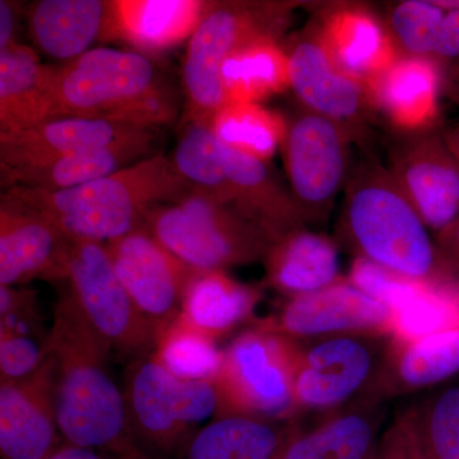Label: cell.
<instances>
[{"mask_svg": "<svg viewBox=\"0 0 459 459\" xmlns=\"http://www.w3.org/2000/svg\"><path fill=\"white\" fill-rule=\"evenodd\" d=\"M291 89L307 110L328 117L351 134L374 107L369 92L338 68L318 30L299 36L289 51Z\"/></svg>", "mask_w": 459, "mask_h": 459, "instance_id": "obj_15", "label": "cell"}, {"mask_svg": "<svg viewBox=\"0 0 459 459\" xmlns=\"http://www.w3.org/2000/svg\"><path fill=\"white\" fill-rule=\"evenodd\" d=\"M374 369V355L364 341L349 336L327 338L299 351L294 376V403L304 409L338 406L358 394Z\"/></svg>", "mask_w": 459, "mask_h": 459, "instance_id": "obj_18", "label": "cell"}, {"mask_svg": "<svg viewBox=\"0 0 459 459\" xmlns=\"http://www.w3.org/2000/svg\"><path fill=\"white\" fill-rule=\"evenodd\" d=\"M299 350L283 334L258 328L232 341L214 377L221 409L217 416L276 420L295 407Z\"/></svg>", "mask_w": 459, "mask_h": 459, "instance_id": "obj_9", "label": "cell"}, {"mask_svg": "<svg viewBox=\"0 0 459 459\" xmlns=\"http://www.w3.org/2000/svg\"><path fill=\"white\" fill-rule=\"evenodd\" d=\"M443 140L451 151L453 157L459 166V126L455 128L446 129L443 133Z\"/></svg>", "mask_w": 459, "mask_h": 459, "instance_id": "obj_44", "label": "cell"}, {"mask_svg": "<svg viewBox=\"0 0 459 459\" xmlns=\"http://www.w3.org/2000/svg\"><path fill=\"white\" fill-rule=\"evenodd\" d=\"M216 341L180 314L157 333L153 353L166 369L181 379L213 380L223 361V351Z\"/></svg>", "mask_w": 459, "mask_h": 459, "instance_id": "obj_33", "label": "cell"}, {"mask_svg": "<svg viewBox=\"0 0 459 459\" xmlns=\"http://www.w3.org/2000/svg\"><path fill=\"white\" fill-rule=\"evenodd\" d=\"M110 344L65 286L54 305L48 353L56 365L57 424L65 443L119 458H147L133 435L126 398L108 369Z\"/></svg>", "mask_w": 459, "mask_h": 459, "instance_id": "obj_1", "label": "cell"}, {"mask_svg": "<svg viewBox=\"0 0 459 459\" xmlns=\"http://www.w3.org/2000/svg\"><path fill=\"white\" fill-rule=\"evenodd\" d=\"M411 419H412V440H411L410 459H427V457H425L424 451H422L421 443H420L418 429H416L413 413H411Z\"/></svg>", "mask_w": 459, "mask_h": 459, "instance_id": "obj_45", "label": "cell"}, {"mask_svg": "<svg viewBox=\"0 0 459 459\" xmlns=\"http://www.w3.org/2000/svg\"><path fill=\"white\" fill-rule=\"evenodd\" d=\"M63 443L56 415V365L48 353L31 376L0 382V458L45 459Z\"/></svg>", "mask_w": 459, "mask_h": 459, "instance_id": "obj_13", "label": "cell"}, {"mask_svg": "<svg viewBox=\"0 0 459 459\" xmlns=\"http://www.w3.org/2000/svg\"><path fill=\"white\" fill-rule=\"evenodd\" d=\"M159 129H147L111 146L60 157L44 164L3 170V189L11 186L42 190L74 188L107 178L159 152Z\"/></svg>", "mask_w": 459, "mask_h": 459, "instance_id": "obj_22", "label": "cell"}, {"mask_svg": "<svg viewBox=\"0 0 459 459\" xmlns=\"http://www.w3.org/2000/svg\"><path fill=\"white\" fill-rule=\"evenodd\" d=\"M63 286L111 350L129 362L155 351L157 329L114 270L107 244L69 238Z\"/></svg>", "mask_w": 459, "mask_h": 459, "instance_id": "obj_8", "label": "cell"}, {"mask_svg": "<svg viewBox=\"0 0 459 459\" xmlns=\"http://www.w3.org/2000/svg\"><path fill=\"white\" fill-rule=\"evenodd\" d=\"M228 104H261L291 87L289 54L276 38L265 36L238 48L223 63Z\"/></svg>", "mask_w": 459, "mask_h": 459, "instance_id": "obj_31", "label": "cell"}, {"mask_svg": "<svg viewBox=\"0 0 459 459\" xmlns=\"http://www.w3.org/2000/svg\"><path fill=\"white\" fill-rule=\"evenodd\" d=\"M320 39L338 68L371 92L401 57L394 36L360 5H340L325 14ZM371 98V96H370Z\"/></svg>", "mask_w": 459, "mask_h": 459, "instance_id": "obj_20", "label": "cell"}, {"mask_svg": "<svg viewBox=\"0 0 459 459\" xmlns=\"http://www.w3.org/2000/svg\"><path fill=\"white\" fill-rule=\"evenodd\" d=\"M54 117H92L135 128L174 122L178 102L155 63L133 50L93 48L54 66Z\"/></svg>", "mask_w": 459, "mask_h": 459, "instance_id": "obj_3", "label": "cell"}, {"mask_svg": "<svg viewBox=\"0 0 459 459\" xmlns=\"http://www.w3.org/2000/svg\"><path fill=\"white\" fill-rule=\"evenodd\" d=\"M350 282L392 312V333L400 343L459 328V281L446 276H401L369 259L358 258Z\"/></svg>", "mask_w": 459, "mask_h": 459, "instance_id": "obj_11", "label": "cell"}, {"mask_svg": "<svg viewBox=\"0 0 459 459\" xmlns=\"http://www.w3.org/2000/svg\"><path fill=\"white\" fill-rule=\"evenodd\" d=\"M128 364L123 394L140 448L171 455L183 449L195 425L219 415L221 400L214 380L181 379L153 352Z\"/></svg>", "mask_w": 459, "mask_h": 459, "instance_id": "obj_7", "label": "cell"}, {"mask_svg": "<svg viewBox=\"0 0 459 459\" xmlns=\"http://www.w3.org/2000/svg\"><path fill=\"white\" fill-rule=\"evenodd\" d=\"M54 66L35 50L12 45L0 51V133L26 131L53 119Z\"/></svg>", "mask_w": 459, "mask_h": 459, "instance_id": "obj_25", "label": "cell"}, {"mask_svg": "<svg viewBox=\"0 0 459 459\" xmlns=\"http://www.w3.org/2000/svg\"><path fill=\"white\" fill-rule=\"evenodd\" d=\"M48 356V343L36 338L0 331V382L31 376Z\"/></svg>", "mask_w": 459, "mask_h": 459, "instance_id": "obj_38", "label": "cell"}, {"mask_svg": "<svg viewBox=\"0 0 459 459\" xmlns=\"http://www.w3.org/2000/svg\"><path fill=\"white\" fill-rule=\"evenodd\" d=\"M413 419L427 459H459V385L444 389Z\"/></svg>", "mask_w": 459, "mask_h": 459, "instance_id": "obj_36", "label": "cell"}, {"mask_svg": "<svg viewBox=\"0 0 459 459\" xmlns=\"http://www.w3.org/2000/svg\"><path fill=\"white\" fill-rule=\"evenodd\" d=\"M291 430L276 420L217 416L189 437L180 459H274Z\"/></svg>", "mask_w": 459, "mask_h": 459, "instance_id": "obj_28", "label": "cell"}, {"mask_svg": "<svg viewBox=\"0 0 459 459\" xmlns=\"http://www.w3.org/2000/svg\"><path fill=\"white\" fill-rule=\"evenodd\" d=\"M144 131L111 120L54 117L26 131L0 133V171L111 146Z\"/></svg>", "mask_w": 459, "mask_h": 459, "instance_id": "obj_19", "label": "cell"}, {"mask_svg": "<svg viewBox=\"0 0 459 459\" xmlns=\"http://www.w3.org/2000/svg\"><path fill=\"white\" fill-rule=\"evenodd\" d=\"M346 223L362 258L411 279L443 276L437 250L391 171L365 166L350 180Z\"/></svg>", "mask_w": 459, "mask_h": 459, "instance_id": "obj_4", "label": "cell"}, {"mask_svg": "<svg viewBox=\"0 0 459 459\" xmlns=\"http://www.w3.org/2000/svg\"><path fill=\"white\" fill-rule=\"evenodd\" d=\"M264 261L270 285L291 298L338 282L336 247L323 235L303 229L272 243Z\"/></svg>", "mask_w": 459, "mask_h": 459, "instance_id": "obj_27", "label": "cell"}, {"mask_svg": "<svg viewBox=\"0 0 459 459\" xmlns=\"http://www.w3.org/2000/svg\"><path fill=\"white\" fill-rule=\"evenodd\" d=\"M262 328L291 337H316L350 332H391L392 312L350 282L312 294L292 296L279 318Z\"/></svg>", "mask_w": 459, "mask_h": 459, "instance_id": "obj_17", "label": "cell"}, {"mask_svg": "<svg viewBox=\"0 0 459 459\" xmlns=\"http://www.w3.org/2000/svg\"><path fill=\"white\" fill-rule=\"evenodd\" d=\"M379 418L358 409L334 416L307 433L291 430L274 459H377Z\"/></svg>", "mask_w": 459, "mask_h": 459, "instance_id": "obj_30", "label": "cell"}, {"mask_svg": "<svg viewBox=\"0 0 459 459\" xmlns=\"http://www.w3.org/2000/svg\"><path fill=\"white\" fill-rule=\"evenodd\" d=\"M400 344L394 377L402 388L437 385L459 371V328Z\"/></svg>", "mask_w": 459, "mask_h": 459, "instance_id": "obj_35", "label": "cell"}, {"mask_svg": "<svg viewBox=\"0 0 459 459\" xmlns=\"http://www.w3.org/2000/svg\"><path fill=\"white\" fill-rule=\"evenodd\" d=\"M412 440L411 413L398 420L380 440L377 459H410Z\"/></svg>", "mask_w": 459, "mask_h": 459, "instance_id": "obj_39", "label": "cell"}, {"mask_svg": "<svg viewBox=\"0 0 459 459\" xmlns=\"http://www.w3.org/2000/svg\"><path fill=\"white\" fill-rule=\"evenodd\" d=\"M195 186L164 152L83 186L63 190L11 186L4 197L47 217L66 237L107 244L143 228L148 213Z\"/></svg>", "mask_w": 459, "mask_h": 459, "instance_id": "obj_2", "label": "cell"}, {"mask_svg": "<svg viewBox=\"0 0 459 459\" xmlns=\"http://www.w3.org/2000/svg\"><path fill=\"white\" fill-rule=\"evenodd\" d=\"M351 138L341 124L307 108L287 122L286 172L305 220L328 212L349 171Z\"/></svg>", "mask_w": 459, "mask_h": 459, "instance_id": "obj_10", "label": "cell"}, {"mask_svg": "<svg viewBox=\"0 0 459 459\" xmlns=\"http://www.w3.org/2000/svg\"><path fill=\"white\" fill-rule=\"evenodd\" d=\"M144 229L195 271H226L264 258L267 234L234 205L195 188L148 213Z\"/></svg>", "mask_w": 459, "mask_h": 459, "instance_id": "obj_5", "label": "cell"}, {"mask_svg": "<svg viewBox=\"0 0 459 459\" xmlns=\"http://www.w3.org/2000/svg\"><path fill=\"white\" fill-rule=\"evenodd\" d=\"M455 56H459V9L446 11L435 45L433 59H451Z\"/></svg>", "mask_w": 459, "mask_h": 459, "instance_id": "obj_40", "label": "cell"}, {"mask_svg": "<svg viewBox=\"0 0 459 459\" xmlns=\"http://www.w3.org/2000/svg\"><path fill=\"white\" fill-rule=\"evenodd\" d=\"M45 459H124L114 457V455H107L93 451V449L82 448V446H74V444L63 443L56 452L51 453L49 457Z\"/></svg>", "mask_w": 459, "mask_h": 459, "instance_id": "obj_42", "label": "cell"}, {"mask_svg": "<svg viewBox=\"0 0 459 459\" xmlns=\"http://www.w3.org/2000/svg\"><path fill=\"white\" fill-rule=\"evenodd\" d=\"M107 249L120 282L159 333L180 316L195 270L144 228L108 241Z\"/></svg>", "mask_w": 459, "mask_h": 459, "instance_id": "obj_12", "label": "cell"}, {"mask_svg": "<svg viewBox=\"0 0 459 459\" xmlns=\"http://www.w3.org/2000/svg\"><path fill=\"white\" fill-rule=\"evenodd\" d=\"M446 11L435 2L407 0L394 9L391 29L406 56L433 59L437 35Z\"/></svg>", "mask_w": 459, "mask_h": 459, "instance_id": "obj_37", "label": "cell"}, {"mask_svg": "<svg viewBox=\"0 0 459 459\" xmlns=\"http://www.w3.org/2000/svg\"><path fill=\"white\" fill-rule=\"evenodd\" d=\"M389 171L429 228L442 232L459 219V166L443 135L415 133L394 151Z\"/></svg>", "mask_w": 459, "mask_h": 459, "instance_id": "obj_14", "label": "cell"}, {"mask_svg": "<svg viewBox=\"0 0 459 459\" xmlns=\"http://www.w3.org/2000/svg\"><path fill=\"white\" fill-rule=\"evenodd\" d=\"M440 75L430 57L401 56L374 84V107L382 108L395 128L425 132L437 117Z\"/></svg>", "mask_w": 459, "mask_h": 459, "instance_id": "obj_26", "label": "cell"}, {"mask_svg": "<svg viewBox=\"0 0 459 459\" xmlns=\"http://www.w3.org/2000/svg\"><path fill=\"white\" fill-rule=\"evenodd\" d=\"M291 8L285 3L210 2L184 57L186 122L212 124L226 105L221 77L225 60L255 39L279 38Z\"/></svg>", "mask_w": 459, "mask_h": 459, "instance_id": "obj_6", "label": "cell"}, {"mask_svg": "<svg viewBox=\"0 0 459 459\" xmlns=\"http://www.w3.org/2000/svg\"><path fill=\"white\" fill-rule=\"evenodd\" d=\"M259 290L243 285L226 271H195L184 296L181 316L217 340L249 318Z\"/></svg>", "mask_w": 459, "mask_h": 459, "instance_id": "obj_29", "label": "cell"}, {"mask_svg": "<svg viewBox=\"0 0 459 459\" xmlns=\"http://www.w3.org/2000/svg\"><path fill=\"white\" fill-rule=\"evenodd\" d=\"M439 243L449 258L459 264V219L439 232Z\"/></svg>", "mask_w": 459, "mask_h": 459, "instance_id": "obj_43", "label": "cell"}, {"mask_svg": "<svg viewBox=\"0 0 459 459\" xmlns=\"http://www.w3.org/2000/svg\"><path fill=\"white\" fill-rule=\"evenodd\" d=\"M33 44L54 59H77L100 40H114V4L107 0H39L29 9Z\"/></svg>", "mask_w": 459, "mask_h": 459, "instance_id": "obj_23", "label": "cell"}, {"mask_svg": "<svg viewBox=\"0 0 459 459\" xmlns=\"http://www.w3.org/2000/svg\"><path fill=\"white\" fill-rule=\"evenodd\" d=\"M234 207L270 237L272 243L303 229L305 221L291 190L285 189L268 162L220 142Z\"/></svg>", "mask_w": 459, "mask_h": 459, "instance_id": "obj_21", "label": "cell"}, {"mask_svg": "<svg viewBox=\"0 0 459 459\" xmlns=\"http://www.w3.org/2000/svg\"><path fill=\"white\" fill-rule=\"evenodd\" d=\"M212 128L222 144L268 162L282 148L287 122L261 104H228L214 115Z\"/></svg>", "mask_w": 459, "mask_h": 459, "instance_id": "obj_32", "label": "cell"}, {"mask_svg": "<svg viewBox=\"0 0 459 459\" xmlns=\"http://www.w3.org/2000/svg\"><path fill=\"white\" fill-rule=\"evenodd\" d=\"M68 250L69 238L50 220L2 195L0 286L62 282Z\"/></svg>", "mask_w": 459, "mask_h": 459, "instance_id": "obj_16", "label": "cell"}, {"mask_svg": "<svg viewBox=\"0 0 459 459\" xmlns=\"http://www.w3.org/2000/svg\"><path fill=\"white\" fill-rule=\"evenodd\" d=\"M20 3L0 0V51L18 44L17 32L20 27Z\"/></svg>", "mask_w": 459, "mask_h": 459, "instance_id": "obj_41", "label": "cell"}, {"mask_svg": "<svg viewBox=\"0 0 459 459\" xmlns=\"http://www.w3.org/2000/svg\"><path fill=\"white\" fill-rule=\"evenodd\" d=\"M115 39L138 53H161L195 31L210 2L201 0H113Z\"/></svg>", "mask_w": 459, "mask_h": 459, "instance_id": "obj_24", "label": "cell"}, {"mask_svg": "<svg viewBox=\"0 0 459 459\" xmlns=\"http://www.w3.org/2000/svg\"><path fill=\"white\" fill-rule=\"evenodd\" d=\"M124 459H147V458H124Z\"/></svg>", "mask_w": 459, "mask_h": 459, "instance_id": "obj_46", "label": "cell"}, {"mask_svg": "<svg viewBox=\"0 0 459 459\" xmlns=\"http://www.w3.org/2000/svg\"><path fill=\"white\" fill-rule=\"evenodd\" d=\"M172 162L181 177L195 188L204 190L222 204L234 205L222 165L221 147L212 124L186 122Z\"/></svg>", "mask_w": 459, "mask_h": 459, "instance_id": "obj_34", "label": "cell"}]
</instances>
